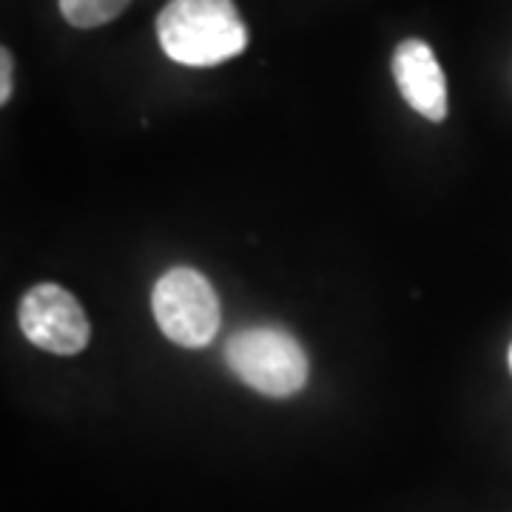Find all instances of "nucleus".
<instances>
[{"label":"nucleus","instance_id":"1","mask_svg":"<svg viewBox=\"0 0 512 512\" xmlns=\"http://www.w3.org/2000/svg\"><path fill=\"white\" fill-rule=\"evenodd\" d=\"M163 52L183 66H217L245 52L248 29L234 0H171L157 18Z\"/></svg>","mask_w":512,"mask_h":512},{"label":"nucleus","instance_id":"2","mask_svg":"<svg viewBox=\"0 0 512 512\" xmlns=\"http://www.w3.org/2000/svg\"><path fill=\"white\" fill-rule=\"evenodd\" d=\"M225 362L239 382L271 399H288L308 384V353L282 328H245L225 345Z\"/></svg>","mask_w":512,"mask_h":512},{"label":"nucleus","instance_id":"3","mask_svg":"<svg viewBox=\"0 0 512 512\" xmlns=\"http://www.w3.org/2000/svg\"><path fill=\"white\" fill-rule=\"evenodd\" d=\"M154 319L180 348H205L220 330V296L194 268H171L151 293Z\"/></svg>","mask_w":512,"mask_h":512},{"label":"nucleus","instance_id":"4","mask_svg":"<svg viewBox=\"0 0 512 512\" xmlns=\"http://www.w3.org/2000/svg\"><path fill=\"white\" fill-rule=\"evenodd\" d=\"M20 330L37 348L74 356L89 345L92 325L83 305L55 282H40L20 299Z\"/></svg>","mask_w":512,"mask_h":512},{"label":"nucleus","instance_id":"5","mask_svg":"<svg viewBox=\"0 0 512 512\" xmlns=\"http://www.w3.org/2000/svg\"><path fill=\"white\" fill-rule=\"evenodd\" d=\"M393 77L410 109L419 111L430 123H441L447 117V80L424 40L410 37L399 43L393 55Z\"/></svg>","mask_w":512,"mask_h":512},{"label":"nucleus","instance_id":"6","mask_svg":"<svg viewBox=\"0 0 512 512\" xmlns=\"http://www.w3.org/2000/svg\"><path fill=\"white\" fill-rule=\"evenodd\" d=\"M131 0H60V12L77 29H94L126 12Z\"/></svg>","mask_w":512,"mask_h":512},{"label":"nucleus","instance_id":"7","mask_svg":"<svg viewBox=\"0 0 512 512\" xmlns=\"http://www.w3.org/2000/svg\"><path fill=\"white\" fill-rule=\"evenodd\" d=\"M12 97V55L9 49L0 52V103H9Z\"/></svg>","mask_w":512,"mask_h":512},{"label":"nucleus","instance_id":"8","mask_svg":"<svg viewBox=\"0 0 512 512\" xmlns=\"http://www.w3.org/2000/svg\"><path fill=\"white\" fill-rule=\"evenodd\" d=\"M510 370H512V345H510Z\"/></svg>","mask_w":512,"mask_h":512}]
</instances>
